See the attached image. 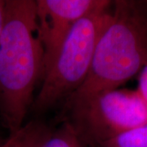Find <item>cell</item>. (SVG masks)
I'll use <instances>...</instances> for the list:
<instances>
[{"label": "cell", "mask_w": 147, "mask_h": 147, "mask_svg": "<svg viewBox=\"0 0 147 147\" xmlns=\"http://www.w3.org/2000/svg\"><path fill=\"white\" fill-rule=\"evenodd\" d=\"M43 59L36 0H6L0 39V122L9 134L25 125L42 80Z\"/></svg>", "instance_id": "cell-1"}, {"label": "cell", "mask_w": 147, "mask_h": 147, "mask_svg": "<svg viewBox=\"0 0 147 147\" xmlns=\"http://www.w3.org/2000/svg\"><path fill=\"white\" fill-rule=\"evenodd\" d=\"M146 62L147 1H112L89 74L65 101L119 88L138 74Z\"/></svg>", "instance_id": "cell-2"}, {"label": "cell", "mask_w": 147, "mask_h": 147, "mask_svg": "<svg viewBox=\"0 0 147 147\" xmlns=\"http://www.w3.org/2000/svg\"><path fill=\"white\" fill-rule=\"evenodd\" d=\"M61 117L86 146L98 147L122 132L147 123V102L137 90H106L65 101Z\"/></svg>", "instance_id": "cell-3"}, {"label": "cell", "mask_w": 147, "mask_h": 147, "mask_svg": "<svg viewBox=\"0 0 147 147\" xmlns=\"http://www.w3.org/2000/svg\"><path fill=\"white\" fill-rule=\"evenodd\" d=\"M111 3L107 0L74 25L42 79L32 105L34 111L44 112L65 101L84 84L89 74L98 38L109 17Z\"/></svg>", "instance_id": "cell-4"}, {"label": "cell", "mask_w": 147, "mask_h": 147, "mask_svg": "<svg viewBox=\"0 0 147 147\" xmlns=\"http://www.w3.org/2000/svg\"><path fill=\"white\" fill-rule=\"evenodd\" d=\"M106 1L36 0L38 31L44 53L42 80L74 25Z\"/></svg>", "instance_id": "cell-5"}, {"label": "cell", "mask_w": 147, "mask_h": 147, "mask_svg": "<svg viewBox=\"0 0 147 147\" xmlns=\"http://www.w3.org/2000/svg\"><path fill=\"white\" fill-rule=\"evenodd\" d=\"M48 127L38 121H30L20 130L9 134L3 147H34Z\"/></svg>", "instance_id": "cell-6"}, {"label": "cell", "mask_w": 147, "mask_h": 147, "mask_svg": "<svg viewBox=\"0 0 147 147\" xmlns=\"http://www.w3.org/2000/svg\"><path fill=\"white\" fill-rule=\"evenodd\" d=\"M34 147H88L80 141L73 129L66 123L60 128L48 131L37 142Z\"/></svg>", "instance_id": "cell-7"}, {"label": "cell", "mask_w": 147, "mask_h": 147, "mask_svg": "<svg viewBox=\"0 0 147 147\" xmlns=\"http://www.w3.org/2000/svg\"><path fill=\"white\" fill-rule=\"evenodd\" d=\"M98 147H147V123L122 132Z\"/></svg>", "instance_id": "cell-8"}, {"label": "cell", "mask_w": 147, "mask_h": 147, "mask_svg": "<svg viewBox=\"0 0 147 147\" xmlns=\"http://www.w3.org/2000/svg\"><path fill=\"white\" fill-rule=\"evenodd\" d=\"M136 90L147 102V62L138 74V85Z\"/></svg>", "instance_id": "cell-9"}, {"label": "cell", "mask_w": 147, "mask_h": 147, "mask_svg": "<svg viewBox=\"0 0 147 147\" xmlns=\"http://www.w3.org/2000/svg\"><path fill=\"white\" fill-rule=\"evenodd\" d=\"M5 7L6 0H0V39H1L2 31H3L4 17H5Z\"/></svg>", "instance_id": "cell-10"}, {"label": "cell", "mask_w": 147, "mask_h": 147, "mask_svg": "<svg viewBox=\"0 0 147 147\" xmlns=\"http://www.w3.org/2000/svg\"><path fill=\"white\" fill-rule=\"evenodd\" d=\"M6 139H7V137H3L0 135V147H3V144L6 142Z\"/></svg>", "instance_id": "cell-11"}]
</instances>
